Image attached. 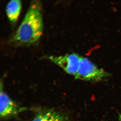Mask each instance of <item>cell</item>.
<instances>
[{"mask_svg":"<svg viewBox=\"0 0 121 121\" xmlns=\"http://www.w3.org/2000/svg\"><path fill=\"white\" fill-rule=\"evenodd\" d=\"M41 6L39 1L31 2L27 13L12 41L17 46H30L37 43L43 29Z\"/></svg>","mask_w":121,"mask_h":121,"instance_id":"6da1fadb","label":"cell"},{"mask_svg":"<svg viewBox=\"0 0 121 121\" xmlns=\"http://www.w3.org/2000/svg\"><path fill=\"white\" fill-rule=\"evenodd\" d=\"M109 74L104 70L98 67L87 58L81 56L76 78L88 81H99L107 78Z\"/></svg>","mask_w":121,"mask_h":121,"instance_id":"7a4b0ae2","label":"cell"},{"mask_svg":"<svg viewBox=\"0 0 121 121\" xmlns=\"http://www.w3.org/2000/svg\"><path fill=\"white\" fill-rule=\"evenodd\" d=\"M81 56L75 53L48 56L50 61L62 68L68 73L75 76L78 70Z\"/></svg>","mask_w":121,"mask_h":121,"instance_id":"3957f363","label":"cell"},{"mask_svg":"<svg viewBox=\"0 0 121 121\" xmlns=\"http://www.w3.org/2000/svg\"><path fill=\"white\" fill-rule=\"evenodd\" d=\"M0 114L3 118L8 117L16 113V105L5 93L1 91L0 95Z\"/></svg>","mask_w":121,"mask_h":121,"instance_id":"277c9868","label":"cell"},{"mask_svg":"<svg viewBox=\"0 0 121 121\" xmlns=\"http://www.w3.org/2000/svg\"><path fill=\"white\" fill-rule=\"evenodd\" d=\"M21 9V3L19 0H12L7 4L6 13L7 17L12 24L17 22Z\"/></svg>","mask_w":121,"mask_h":121,"instance_id":"5b68a950","label":"cell"},{"mask_svg":"<svg viewBox=\"0 0 121 121\" xmlns=\"http://www.w3.org/2000/svg\"><path fill=\"white\" fill-rule=\"evenodd\" d=\"M32 121H65L62 117L54 111H45L39 114Z\"/></svg>","mask_w":121,"mask_h":121,"instance_id":"8992f818","label":"cell"},{"mask_svg":"<svg viewBox=\"0 0 121 121\" xmlns=\"http://www.w3.org/2000/svg\"><path fill=\"white\" fill-rule=\"evenodd\" d=\"M118 121H121V114L119 115Z\"/></svg>","mask_w":121,"mask_h":121,"instance_id":"52a82bcc","label":"cell"}]
</instances>
